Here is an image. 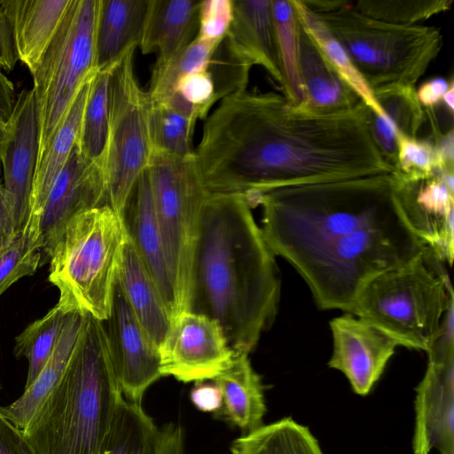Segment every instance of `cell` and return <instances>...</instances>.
Instances as JSON below:
<instances>
[{"label":"cell","mask_w":454,"mask_h":454,"mask_svg":"<svg viewBox=\"0 0 454 454\" xmlns=\"http://www.w3.org/2000/svg\"><path fill=\"white\" fill-rule=\"evenodd\" d=\"M369 112L363 102L323 113L274 92L231 94L207 116L194 150L204 187L250 205L278 188L393 173L372 138Z\"/></svg>","instance_id":"cell-1"},{"label":"cell","mask_w":454,"mask_h":454,"mask_svg":"<svg viewBox=\"0 0 454 454\" xmlns=\"http://www.w3.org/2000/svg\"><path fill=\"white\" fill-rule=\"evenodd\" d=\"M280 297L275 255L241 194L209 193L193 252L189 309L215 320L234 352L249 354Z\"/></svg>","instance_id":"cell-2"},{"label":"cell","mask_w":454,"mask_h":454,"mask_svg":"<svg viewBox=\"0 0 454 454\" xmlns=\"http://www.w3.org/2000/svg\"><path fill=\"white\" fill-rule=\"evenodd\" d=\"M393 173L278 188L257 195L261 230L275 256L303 278L328 262L369 227L402 218Z\"/></svg>","instance_id":"cell-3"},{"label":"cell","mask_w":454,"mask_h":454,"mask_svg":"<svg viewBox=\"0 0 454 454\" xmlns=\"http://www.w3.org/2000/svg\"><path fill=\"white\" fill-rule=\"evenodd\" d=\"M122 396L103 322L86 315L63 377L23 434L35 454H98Z\"/></svg>","instance_id":"cell-4"},{"label":"cell","mask_w":454,"mask_h":454,"mask_svg":"<svg viewBox=\"0 0 454 454\" xmlns=\"http://www.w3.org/2000/svg\"><path fill=\"white\" fill-rule=\"evenodd\" d=\"M127 239L121 217L107 205L67 222L51 252L48 278L65 314L108 318Z\"/></svg>","instance_id":"cell-5"},{"label":"cell","mask_w":454,"mask_h":454,"mask_svg":"<svg viewBox=\"0 0 454 454\" xmlns=\"http://www.w3.org/2000/svg\"><path fill=\"white\" fill-rule=\"evenodd\" d=\"M427 249L370 279L348 313L372 324L399 346L428 353L440 333L453 290Z\"/></svg>","instance_id":"cell-6"},{"label":"cell","mask_w":454,"mask_h":454,"mask_svg":"<svg viewBox=\"0 0 454 454\" xmlns=\"http://www.w3.org/2000/svg\"><path fill=\"white\" fill-rule=\"evenodd\" d=\"M315 15L341 44L372 91L394 85L415 87L443 44L435 27L381 21L353 5Z\"/></svg>","instance_id":"cell-7"},{"label":"cell","mask_w":454,"mask_h":454,"mask_svg":"<svg viewBox=\"0 0 454 454\" xmlns=\"http://www.w3.org/2000/svg\"><path fill=\"white\" fill-rule=\"evenodd\" d=\"M147 170L179 314L189 309L193 252L209 193L194 154L153 152Z\"/></svg>","instance_id":"cell-8"},{"label":"cell","mask_w":454,"mask_h":454,"mask_svg":"<svg viewBox=\"0 0 454 454\" xmlns=\"http://www.w3.org/2000/svg\"><path fill=\"white\" fill-rule=\"evenodd\" d=\"M98 7V0H71L59 30L31 74L38 114V158L48 149L80 89L96 72Z\"/></svg>","instance_id":"cell-9"},{"label":"cell","mask_w":454,"mask_h":454,"mask_svg":"<svg viewBox=\"0 0 454 454\" xmlns=\"http://www.w3.org/2000/svg\"><path fill=\"white\" fill-rule=\"evenodd\" d=\"M134 51L127 53L110 73L108 129L101 160L107 205L120 216L152 154L148 130L150 98L137 80Z\"/></svg>","instance_id":"cell-10"},{"label":"cell","mask_w":454,"mask_h":454,"mask_svg":"<svg viewBox=\"0 0 454 454\" xmlns=\"http://www.w3.org/2000/svg\"><path fill=\"white\" fill-rule=\"evenodd\" d=\"M159 353L161 375L183 382L213 380L234 356L220 325L191 310L171 318Z\"/></svg>","instance_id":"cell-11"},{"label":"cell","mask_w":454,"mask_h":454,"mask_svg":"<svg viewBox=\"0 0 454 454\" xmlns=\"http://www.w3.org/2000/svg\"><path fill=\"white\" fill-rule=\"evenodd\" d=\"M393 197L411 232L440 262L452 265L454 254V172L420 181L395 173Z\"/></svg>","instance_id":"cell-12"},{"label":"cell","mask_w":454,"mask_h":454,"mask_svg":"<svg viewBox=\"0 0 454 454\" xmlns=\"http://www.w3.org/2000/svg\"><path fill=\"white\" fill-rule=\"evenodd\" d=\"M428 354V364L417 387L415 454H454V338L439 335Z\"/></svg>","instance_id":"cell-13"},{"label":"cell","mask_w":454,"mask_h":454,"mask_svg":"<svg viewBox=\"0 0 454 454\" xmlns=\"http://www.w3.org/2000/svg\"><path fill=\"white\" fill-rule=\"evenodd\" d=\"M105 322L109 356L122 395L141 403L148 387L162 377L160 353L132 312L117 280Z\"/></svg>","instance_id":"cell-14"},{"label":"cell","mask_w":454,"mask_h":454,"mask_svg":"<svg viewBox=\"0 0 454 454\" xmlns=\"http://www.w3.org/2000/svg\"><path fill=\"white\" fill-rule=\"evenodd\" d=\"M105 205H107L106 189L101 167L85 158L76 144L53 180L42 207L40 266L49 262L68 221L84 211Z\"/></svg>","instance_id":"cell-15"},{"label":"cell","mask_w":454,"mask_h":454,"mask_svg":"<svg viewBox=\"0 0 454 454\" xmlns=\"http://www.w3.org/2000/svg\"><path fill=\"white\" fill-rule=\"evenodd\" d=\"M39 153L38 114L33 90L18 94L12 114L0 140L4 185L19 231L29 215L30 197Z\"/></svg>","instance_id":"cell-16"},{"label":"cell","mask_w":454,"mask_h":454,"mask_svg":"<svg viewBox=\"0 0 454 454\" xmlns=\"http://www.w3.org/2000/svg\"><path fill=\"white\" fill-rule=\"evenodd\" d=\"M329 325L333 352L328 366L343 372L356 394H368L398 343L372 324L350 313L333 318Z\"/></svg>","instance_id":"cell-17"},{"label":"cell","mask_w":454,"mask_h":454,"mask_svg":"<svg viewBox=\"0 0 454 454\" xmlns=\"http://www.w3.org/2000/svg\"><path fill=\"white\" fill-rule=\"evenodd\" d=\"M128 238L153 279L171 318L177 314L147 168L139 176L121 215Z\"/></svg>","instance_id":"cell-18"},{"label":"cell","mask_w":454,"mask_h":454,"mask_svg":"<svg viewBox=\"0 0 454 454\" xmlns=\"http://www.w3.org/2000/svg\"><path fill=\"white\" fill-rule=\"evenodd\" d=\"M71 0H0L19 60L32 74L53 40Z\"/></svg>","instance_id":"cell-19"},{"label":"cell","mask_w":454,"mask_h":454,"mask_svg":"<svg viewBox=\"0 0 454 454\" xmlns=\"http://www.w3.org/2000/svg\"><path fill=\"white\" fill-rule=\"evenodd\" d=\"M200 4L196 0H147L138 47L143 54H157L154 66L164 64L194 40Z\"/></svg>","instance_id":"cell-20"},{"label":"cell","mask_w":454,"mask_h":454,"mask_svg":"<svg viewBox=\"0 0 454 454\" xmlns=\"http://www.w3.org/2000/svg\"><path fill=\"white\" fill-rule=\"evenodd\" d=\"M299 22L298 70L304 96L299 107L330 113L357 106L360 98L334 70L300 19Z\"/></svg>","instance_id":"cell-21"},{"label":"cell","mask_w":454,"mask_h":454,"mask_svg":"<svg viewBox=\"0 0 454 454\" xmlns=\"http://www.w3.org/2000/svg\"><path fill=\"white\" fill-rule=\"evenodd\" d=\"M147 0H98L94 38L95 71L111 70L138 46Z\"/></svg>","instance_id":"cell-22"},{"label":"cell","mask_w":454,"mask_h":454,"mask_svg":"<svg viewBox=\"0 0 454 454\" xmlns=\"http://www.w3.org/2000/svg\"><path fill=\"white\" fill-rule=\"evenodd\" d=\"M226 36L281 86L271 0H233V18Z\"/></svg>","instance_id":"cell-23"},{"label":"cell","mask_w":454,"mask_h":454,"mask_svg":"<svg viewBox=\"0 0 454 454\" xmlns=\"http://www.w3.org/2000/svg\"><path fill=\"white\" fill-rule=\"evenodd\" d=\"M117 282L135 317L159 348L168 332L171 317L129 238L124 246Z\"/></svg>","instance_id":"cell-24"},{"label":"cell","mask_w":454,"mask_h":454,"mask_svg":"<svg viewBox=\"0 0 454 454\" xmlns=\"http://www.w3.org/2000/svg\"><path fill=\"white\" fill-rule=\"evenodd\" d=\"M213 381L222 393L223 413L244 434L262 426L266 411L263 387L247 353L234 352L231 364Z\"/></svg>","instance_id":"cell-25"},{"label":"cell","mask_w":454,"mask_h":454,"mask_svg":"<svg viewBox=\"0 0 454 454\" xmlns=\"http://www.w3.org/2000/svg\"><path fill=\"white\" fill-rule=\"evenodd\" d=\"M85 316L78 311L65 315L55 348L38 377L17 400L0 406V412L20 430L26 428L38 406L63 377Z\"/></svg>","instance_id":"cell-26"},{"label":"cell","mask_w":454,"mask_h":454,"mask_svg":"<svg viewBox=\"0 0 454 454\" xmlns=\"http://www.w3.org/2000/svg\"><path fill=\"white\" fill-rule=\"evenodd\" d=\"M92 76L80 89L48 149L38 158L29 209L35 208L42 212L43 202L53 180L65 166L77 144Z\"/></svg>","instance_id":"cell-27"},{"label":"cell","mask_w":454,"mask_h":454,"mask_svg":"<svg viewBox=\"0 0 454 454\" xmlns=\"http://www.w3.org/2000/svg\"><path fill=\"white\" fill-rule=\"evenodd\" d=\"M160 428L141 403L121 397L98 454H159Z\"/></svg>","instance_id":"cell-28"},{"label":"cell","mask_w":454,"mask_h":454,"mask_svg":"<svg viewBox=\"0 0 454 454\" xmlns=\"http://www.w3.org/2000/svg\"><path fill=\"white\" fill-rule=\"evenodd\" d=\"M231 454H323L308 427L290 418L261 426L236 439Z\"/></svg>","instance_id":"cell-29"},{"label":"cell","mask_w":454,"mask_h":454,"mask_svg":"<svg viewBox=\"0 0 454 454\" xmlns=\"http://www.w3.org/2000/svg\"><path fill=\"white\" fill-rule=\"evenodd\" d=\"M294 4L302 26L340 78L372 113L386 116L378 104L373 91L367 85L341 44L319 19L302 4L301 0H294Z\"/></svg>","instance_id":"cell-30"},{"label":"cell","mask_w":454,"mask_h":454,"mask_svg":"<svg viewBox=\"0 0 454 454\" xmlns=\"http://www.w3.org/2000/svg\"><path fill=\"white\" fill-rule=\"evenodd\" d=\"M284 98L301 106L304 96L298 70L299 18L294 0H271Z\"/></svg>","instance_id":"cell-31"},{"label":"cell","mask_w":454,"mask_h":454,"mask_svg":"<svg viewBox=\"0 0 454 454\" xmlns=\"http://www.w3.org/2000/svg\"><path fill=\"white\" fill-rule=\"evenodd\" d=\"M41 215L40 210L30 208L24 226L0 249V295L21 278L35 274L40 266Z\"/></svg>","instance_id":"cell-32"},{"label":"cell","mask_w":454,"mask_h":454,"mask_svg":"<svg viewBox=\"0 0 454 454\" xmlns=\"http://www.w3.org/2000/svg\"><path fill=\"white\" fill-rule=\"evenodd\" d=\"M111 70L96 71L90 80L77 141L80 153L100 167L108 129V84Z\"/></svg>","instance_id":"cell-33"},{"label":"cell","mask_w":454,"mask_h":454,"mask_svg":"<svg viewBox=\"0 0 454 454\" xmlns=\"http://www.w3.org/2000/svg\"><path fill=\"white\" fill-rule=\"evenodd\" d=\"M65 313L56 304L43 317L28 325L15 338L13 354L28 363L24 389L29 387L46 364L59 339Z\"/></svg>","instance_id":"cell-34"},{"label":"cell","mask_w":454,"mask_h":454,"mask_svg":"<svg viewBox=\"0 0 454 454\" xmlns=\"http://www.w3.org/2000/svg\"><path fill=\"white\" fill-rule=\"evenodd\" d=\"M197 121L167 104L150 101L148 130L152 153L182 157L194 154L192 137Z\"/></svg>","instance_id":"cell-35"},{"label":"cell","mask_w":454,"mask_h":454,"mask_svg":"<svg viewBox=\"0 0 454 454\" xmlns=\"http://www.w3.org/2000/svg\"><path fill=\"white\" fill-rule=\"evenodd\" d=\"M219 43L198 36L160 66H154L147 91L151 102L163 103L174 93L177 82L184 75L207 69L211 57Z\"/></svg>","instance_id":"cell-36"},{"label":"cell","mask_w":454,"mask_h":454,"mask_svg":"<svg viewBox=\"0 0 454 454\" xmlns=\"http://www.w3.org/2000/svg\"><path fill=\"white\" fill-rule=\"evenodd\" d=\"M452 3V0H359L353 6L381 21L412 26L449 10Z\"/></svg>","instance_id":"cell-37"},{"label":"cell","mask_w":454,"mask_h":454,"mask_svg":"<svg viewBox=\"0 0 454 454\" xmlns=\"http://www.w3.org/2000/svg\"><path fill=\"white\" fill-rule=\"evenodd\" d=\"M254 65L227 37L219 43L207 67L213 79L215 101L247 90Z\"/></svg>","instance_id":"cell-38"},{"label":"cell","mask_w":454,"mask_h":454,"mask_svg":"<svg viewBox=\"0 0 454 454\" xmlns=\"http://www.w3.org/2000/svg\"><path fill=\"white\" fill-rule=\"evenodd\" d=\"M373 94L386 117L394 124L397 132L419 137L426 117L413 86L394 85L373 90Z\"/></svg>","instance_id":"cell-39"},{"label":"cell","mask_w":454,"mask_h":454,"mask_svg":"<svg viewBox=\"0 0 454 454\" xmlns=\"http://www.w3.org/2000/svg\"><path fill=\"white\" fill-rule=\"evenodd\" d=\"M436 159L429 138L410 137L397 132L395 174L408 181L427 179L435 174Z\"/></svg>","instance_id":"cell-40"},{"label":"cell","mask_w":454,"mask_h":454,"mask_svg":"<svg viewBox=\"0 0 454 454\" xmlns=\"http://www.w3.org/2000/svg\"><path fill=\"white\" fill-rule=\"evenodd\" d=\"M233 18V0L201 1L196 36L220 43L226 36Z\"/></svg>","instance_id":"cell-41"},{"label":"cell","mask_w":454,"mask_h":454,"mask_svg":"<svg viewBox=\"0 0 454 454\" xmlns=\"http://www.w3.org/2000/svg\"><path fill=\"white\" fill-rule=\"evenodd\" d=\"M369 128L377 149L395 170L397 156V130L386 117L369 112Z\"/></svg>","instance_id":"cell-42"},{"label":"cell","mask_w":454,"mask_h":454,"mask_svg":"<svg viewBox=\"0 0 454 454\" xmlns=\"http://www.w3.org/2000/svg\"><path fill=\"white\" fill-rule=\"evenodd\" d=\"M0 454H35L23 431L0 412Z\"/></svg>","instance_id":"cell-43"},{"label":"cell","mask_w":454,"mask_h":454,"mask_svg":"<svg viewBox=\"0 0 454 454\" xmlns=\"http://www.w3.org/2000/svg\"><path fill=\"white\" fill-rule=\"evenodd\" d=\"M190 396L194 406L201 411L215 412L222 409V393L215 383L196 382Z\"/></svg>","instance_id":"cell-44"},{"label":"cell","mask_w":454,"mask_h":454,"mask_svg":"<svg viewBox=\"0 0 454 454\" xmlns=\"http://www.w3.org/2000/svg\"><path fill=\"white\" fill-rule=\"evenodd\" d=\"M18 60L12 27L0 6V69L12 71Z\"/></svg>","instance_id":"cell-45"},{"label":"cell","mask_w":454,"mask_h":454,"mask_svg":"<svg viewBox=\"0 0 454 454\" xmlns=\"http://www.w3.org/2000/svg\"><path fill=\"white\" fill-rule=\"evenodd\" d=\"M17 232L13 208L0 178V249L5 247Z\"/></svg>","instance_id":"cell-46"},{"label":"cell","mask_w":454,"mask_h":454,"mask_svg":"<svg viewBox=\"0 0 454 454\" xmlns=\"http://www.w3.org/2000/svg\"><path fill=\"white\" fill-rule=\"evenodd\" d=\"M450 81L443 77L432 78L422 83L416 94L420 106L426 109H433L442 99L443 95L448 90Z\"/></svg>","instance_id":"cell-47"},{"label":"cell","mask_w":454,"mask_h":454,"mask_svg":"<svg viewBox=\"0 0 454 454\" xmlns=\"http://www.w3.org/2000/svg\"><path fill=\"white\" fill-rule=\"evenodd\" d=\"M184 432L180 425L168 423L160 428L159 454H184Z\"/></svg>","instance_id":"cell-48"},{"label":"cell","mask_w":454,"mask_h":454,"mask_svg":"<svg viewBox=\"0 0 454 454\" xmlns=\"http://www.w3.org/2000/svg\"><path fill=\"white\" fill-rule=\"evenodd\" d=\"M16 98L13 83L0 69V140L12 114Z\"/></svg>","instance_id":"cell-49"},{"label":"cell","mask_w":454,"mask_h":454,"mask_svg":"<svg viewBox=\"0 0 454 454\" xmlns=\"http://www.w3.org/2000/svg\"><path fill=\"white\" fill-rule=\"evenodd\" d=\"M302 4L315 14H325L337 12L353 5L348 0H301Z\"/></svg>","instance_id":"cell-50"},{"label":"cell","mask_w":454,"mask_h":454,"mask_svg":"<svg viewBox=\"0 0 454 454\" xmlns=\"http://www.w3.org/2000/svg\"><path fill=\"white\" fill-rule=\"evenodd\" d=\"M442 101L443 102L449 114L452 115L454 112V83L452 79L450 80L449 89L443 95Z\"/></svg>","instance_id":"cell-51"},{"label":"cell","mask_w":454,"mask_h":454,"mask_svg":"<svg viewBox=\"0 0 454 454\" xmlns=\"http://www.w3.org/2000/svg\"><path fill=\"white\" fill-rule=\"evenodd\" d=\"M0 171H1V163H0Z\"/></svg>","instance_id":"cell-52"},{"label":"cell","mask_w":454,"mask_h":454,"mask_svg":"<svg viewBox=\"0 0 454 454\" xmlns=\"http://www.w3.org/2000/svg\"><path fill=\"white\" fill-rule=\"evenodd\" d=\"M0 388H1V384H0Z\"/></svg>","instance_id":"cell-53"}]
</instances>
